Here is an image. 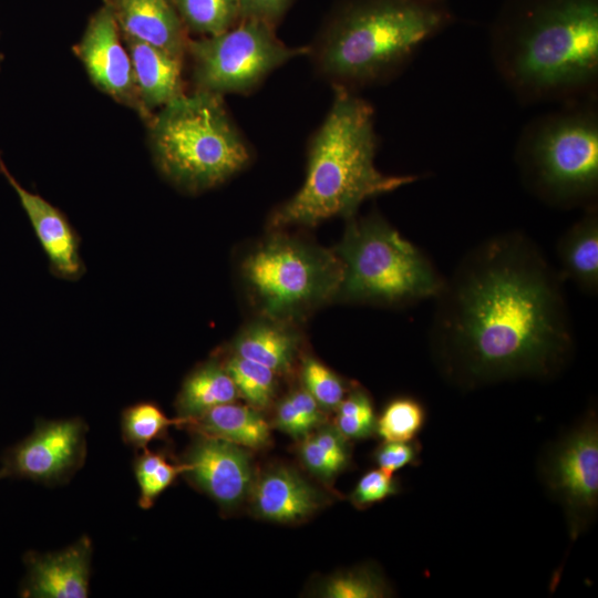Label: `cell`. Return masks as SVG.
<instances>
[{
	"mask_svg": "<svg viewBox=\"0 0 598 598\" xmlns=\"http://www.w3.org/2000/svg\"><path fill=\"white\" fill-rule=\"evenodd\" d=\"M563 281L520 231L472 248L434 298L430 336L445 372L467 384L556 373L573 348Z\"/></svg>",
	"mask_w": 598,
	"mask_h": 598,
	"instance_id": "obj_1",
	"label": "cell"
},
{
	"mask_svg": "<svg viewBox=\"0 0 598 598\" xmlns=\"http://www.w3.org/2000/svg\"><path fill=\"white\" fill-rule=\"evenodd\" d=\"M186 30L203 37L221 33L239 21V0H172Z\"/></svg>",
	"mask_w": 598,
	"mask_h": 598,
	"instance_id": "obj_24",
	"label": "cell"
},
{
	"mask_svg": "<svg viewBox=\"0 0 598 598\" xmlns=\"http://www.w3.org/2000/svg\"><path fill=\"white\" fill-rule=\"evenodd\" d=\"M2 478H3V475H2V473L0 472V480H2Z\"/></svg>",
	"mask_w": 598,
	"mask_h": 598,
	"instance_id": "obj_36",
	"label": "cell"
},
{
	"mask_svg": "<svg viewBox=\"0 0 598 598\" xmlns=\"http://www.w3.org/2000/svg\"><path fill=\"white\" fill-rule=\"evenodd\" d=\"M185 470L186 465L183 462H169L164 452L142 448L133 463L140 487L138 506L143 509L151 508L157 497L173 484L178 475H183Z\"/></svg>",
	"mask_w": 598,
	"mask_h": 598,
	"instance_id": "obj_26",
	"label": "cell"
},
{
	"mask_svg": "<svg viewBox=\"0 0 598 598\" xmlns=\"http://www.w3.org/2000/svg\"><path fill=\"white\" fill-rule=\"evenodd\" d=\"M299 453L307 468L323 480H331L350 462L344 437L331 427L303 437Z\"/></svg>",
	"mask_w": 598,
	"mask_h": 598,
	"instance_id": "obj_23",
	"label": "cell"
},
{
	"mask_svg": "<svg viewBox=\"0 0 598 598\" xmlns=\"http://www.w3.org/2000/svg\"><path fill=\"white\" fill-rule=\"evenodd\" d=\"M237 389L217 361H208L195 369L185 379L176 399L178 416L190 420L225 403L234 402Z\"/></svg>",
	"mask_w": 598,
	"mask_h": 598,
	"instance_id": "obj_22",
	"label": "cell"
},
{
	"mask_svg": "<svg viewBox=\"0 0 598 598\" xmlns=\"http://www.w3.org/2000/svg\"><path fill=\"white\" fill-rule=\"evenodd\" d=\"M489 53L523 104L597 97L598 0H508Z\"/></svg>",
	"mask_w": 598,
	"mask_h": 598,
	"instance_id": "obj_2",
	"label": "cell"
},
{
	"mask_svg": "<svg viewBox=\"0 0 598 598\" xmlns=\"http://www.w3.org/2000/svg\"><path fill=\"white\" fill-rule=\"evenodd\" d=\"M75 52L101 91L120 102L140 104L131 56L121 43L120 27L107 3L92 16Z\"/></svg>",
	"mask_w": 598,
	"mask_h": 598,
	"instance_id": "obj_13",
	"label": "cell"
},
{
	"mask_svg": "<svg viewBox=\"0 0 598 598\" xmlns=\"http://www.w3.org/2000/svg\"><path fill=\"white\" fill-rule=\"evenodd\" d=\"M223 365L238 394L250 406L262 410L270 404L276 392V373L272 370L234 353Z\"/></svg>",
	"mask_w": 598,
	"mask_h": 598,
	"instance_id": "obj_27",
	"label": "cell"
},
{
	"mask_svg": "<svg viewBox=\"0 0 598 598\" xmlns=\"http://www.w3.org/2000/svg\"><path fill=\"white\" fill-rule=\"evenodd\" d=\"M198 434L239 446L259 448L269 444L270 431L259 410L234 402L217 405L187 424Z\"/></svg>",
	"mask_w": 598,
	"mask_h": 598,
	"instance_id": "obj_20",
	"label": "cell"
},
{
	"mask_svg": "<svg viewBox=\"0 0 598 598\" xmlns=\"http://www.w3.org/2000/svg\"><path fill=\"white\" fill-rule=\"evenodd\" d=\"M349 219L336 248L343 265L339 298L400 306L436 297L444 278L417 247L379 215Z\"/></svg>",
	"mask_w": 598,
	"mask_h": 598,
	"instance_id": "obj_7",
	"label": "cell"
},
{
	"mask_svg": "<svg viewBox=\"0 0 598 598\" xmlns=\"http://www.w3.org/2000/svg\"><path fill=\"white\" fill-rule=\"evenodd\" d=\"M451 21L443 1L342 0L307 55L332 87L355 92L398 75Z\"/></svg>",
	"mask_w": 598,
	"mask_h": 598,
	"instance_id": "obj_4",
	"label": "cell"
},
{
	"mask_svg": "<svg viewBox=\"0 0 598 598\" xmlns=\"http://www.w3.org/2000/svg\"><path fill=\"white\" fill-rule=\"evenodd\" d=\"M331 106L310 138L301 188L269 218L272 228L315 226L332 217L351 218L369 198L417 181L375 166L379 138L372 105L355 92L333 87Z\"/></svg>",
	"mask_w": 598,
	"mask_h": 598,
	"instance_id": "obj_3",
	"label": "cell"
},
{
	"mask_svg": "<svg viewBox=\"0 0 598 598\" xmlns=\"http://www.w3.org/2000/svg\"><path fill=\"white\" fill-rule=\"evenodd\" d=\"M421 446L419 442H390L384 441L375 453L374 460L379 467L388 473L393 474L395 471L411 464H416Z\"/></svg>",
	"mask_w": 598,
	"mask_h": 598,
	"instance_id": "obj_34",
	"label": "cell"
},
{
	"mask_svg": "<svg viewBox=\"0 0 598 598\" xmlns=\"http://www.w3.org/2000/svg\"><path fill=\"white\" fill-rule=\"evenodd\" d=\"M0 60H1V55H0Z\"/></svg>",
	"mask_w": 598,
	"mask_h": 598,
	"instance_id": "obj_38",
	"label": "cell"
},
{
	"mask_svg": "<svg viewBox=\"0 0 598 598\" xmlns=\"http://www.w3.org/2000/svg\"><path fill=\"white\" fill-rule=\"evenodd\" d=\"M240 272L266 318L286 322L337 298L343 265L336 250L278 234L245 257Z\"/></svg>",
	"mask_w": 598,
	"mask_h": 598,
	"instance_id": "obj_8",
	"label": "cell"
},
{
	"mask_svg": "<svg viewBox=\"0 0 598 598\" xmlns=\"http://www.w3.org/2000/svg\"><path fill=\"white\" fill-rule=\"evenodd\" d=\"M388 592L382 578L369 568H359L330 577L320 594L327 598H379Z\"/></svg>",
	"mask_w": 598,
	"mask_h": 598,
	"instance_id": "obj_31",
	"label": "cell"
},
{
	"mask_svg": "<svg viewBox=\"0 0 598 598\" xmlns=\"http://www.w3.org/2000/svg\"><path fill=\"white\" fill-rule=\"evenodd\" d=\"M151 146L163 175L190 193L223 184L251 159L223 96L205 91L162 106L151 122Z\"/></svg>",
	"mask_w": 598,
	"mask_h": 598,
	"instance_id": "obj_5",
	"label": "cell"
},
{
	"mask_svg": "<svg viewBox=\"0 0 598 598\" xmlns=\"http://www.w3.org/2000/svg\"><path fill=\"white\" fill-rule=\"evenodd\" d=\"M431 1H443V0H431Z\"/></svg>",
	"mask_w": 598,
	"mask_h": 598,
	"instance_id": "obj_37",
	"label": "cell"
},
{
	"mask_svg": "<svg viewBox=\"0 0 598 598\" xmlns=\"http://www.w3.org/2000/svg\"><path fill=\"white\" fill-rule=\"evenodd\" d=\"M301 375L305 390L321 409L334 410L344 399L343 381L319 360L311 357L305 358Z\"/></svg>",
	"mask_w": 598,
	"mask_h": 598,
	"instance_id": "obj_32",
	"label": "cell"
},
{
	"mask_svg": "<svg viewBox=\"0 0 598 598\" xmlns=\"http://www.w3.org/2000/svg\"><path fill=\"white\" fill-rule=\"evenodd\" d=\"M585 215L559 238L557 257L563 280L573 281L580 290H598V209L586 207Z\"/></svg>",
	"mask_w": 598,
	"mask_h": 598,
	"instance_id": "obj_19",
	"label": "cell"
},
{
	"mask_svg": "<svg viewBox=\"0 0 598 598\" xmlns=\"http://www.w3.org/2000/svg\"><path fill=\"white\" fill-rule=\"evenodd\" d=\"M424 406L412 398L392 400L377 420L380 437L390 442L412 441L425 422Z\"/></svg>",
	"mask_w": 598,
	"mask_h": 598,
	"instance_id": "obj_28",
	"label": "cell"
},
{
	"mask_svg": "<svg viewBox=\"0 0 598 598\" xmlns=\"http://www.w3.org/2000/svg\"><path fill=\"white\" fill-rule=\"evenodd\" d=\"M196 91L217 95L247 94L276 69L296 56L307 55L308 45H286L275 27L257 20H240L230 29L198 40H188Z\"/></svg>",
	"mask_w": 598,
	"mask_h": 598,
	"instance_id": "obj_9",
	"label": "cell"
},
{
	"mask_svg": "<svg viewBox=\"0 0 598 598\" xmlns=\"http://www.w3.org/2000/svg\"><path fill=\"white\" fill-rule=\"evenodd\" d=\"M196 434L182 461L183 475L221 506L239 504L254 484L248 454L237 444Z\"/></svg>",
	"mask_w": 598,
	"mask_h": 598,
	"instance_id": "obj_12",
	"label": "cell"
},
{
	"mask_svg": "<svg viewBox=\"0 0 598 598\" xmlns=\"http://www.w3.org/2000/svg\"><path fill=\"white\" fill-rule=\"evenodd\" d=\"M251 501L262 518L290 523L312 514L322 503V495L297 472L277 467L264 473L252 484Z\"/></svg>",
	"mask_w": 598,
	"mask_h": 598,
	"instance_id": "obj_17",
	"label": "cell"
},
{
	"mask_svg": "<svg viewBox=\"0 0 598 598\" xmlns=\"http://www.w3.org/2000/svg\"><path fill=\"white\" fill-rule=\"evenodd\" d=\"M188 423L189 420L185 417H167L155 403L138 402L122 412L121 433L125 444L142 450L152 441L163 437L168 427Z\"/></svg>",
	"mask_w": 598,
	"mask_h": 598,
	"instance_id": "obj_25",
	"label": "cell"
},
{
	"mask_svg": "<svg viewBox=\"0 0 598 598\" xmlns=\"http://www.w3.org/2000/svg\"><path fill=\"white\" fill-rule=\"evenodd\" d=\"M544 480L565 508L575 539L592 519L598 504V426L595 412L548 454Z\"/></svg>",
	"mask_w": 598,
	"mask_h": 598,
	"instance_id": "obj_10",
	"label": "cell"
},
{
	"mask_svg": "<svg viewBox=\"0 0 598 598\" xmlns=\"http://www.w3.org/2000/svg\"><path fill=\"white\" fill-rule=\"evenodd\" d=\"M399 492L393 474L381 468L365 473L351 494L354 506L363 508L373 505Z\"/></svg>",
	"mask_w": 598,
	"mask_h": 598,
	"instance_id": "obj_33",
	"label": "cell"
},
{
	"mask_svg": "<svg viewBox=\"0 0 598 598\" xmlns=\"http://www.w3.org/2000/svg\"><path fill=\"white\" fill-rule=\"evenodd\" d=\"M281 321L262 320L246 327L236 338L234 354L260 363L276 374L289 372L299 337Z\"/></svg>",
	"mask_w": 598,
	"mask_h": 598,
	"instance_id": "obj_21",
	"label": "cell"
},
{
	"mask_svg": "<svg viewBox=\"0 0 598 598\" xmlns=\"http://www.w3.org/2000/svg\"><path fill=\"white\" fill-rule=\"evenodd\" d=\"M323 421L320 405L306 391L288 394L277 406L276 426L295 439H303Z\"/></svg>",
	"mask_w": 598,
	"mask_h": 598,
	"instance_id": "obj_29",
	"label": "cell"
},
{
	"mask_svg": "<svg viewBox=\"0 0 598 598\" xmlns=\"http://www.w3.org/2000/svg\"><path fill=\"white\" fill-rule=\"evenodd\" d=\"M293 0H239V21L257 20L276 27Z\"/></svg>",
	"mask_w": 598,
	"mask_h": 598,
	"instance_id": "obj_35",
	"label": "cell"
},
{
	"mask_svg": "<svg viewBox=\"0 0 598 598\" xmlns=\"http://www.w3.org/2000/svg\"><path fill=\"white\" fill-rule=\"evenodd\" d=\"M92 554V540L85 535L59 551H28L23 556L25 576L19 595L24 598H86Z\"/></svg>",
	"mask_w": 598,
	"mask_h": 598,
	"instance_id": "obj_14",
	"label": "cell"
},
{
	"mask_svg": "<svg viewBox=\"0 0 598 598\" xmlns=\"http://www.w3.org/2000/svg\"><path fill=\"white\" fill-rule=\"evenodd\" d=\"M125 38L184 58L188 38L172 0H107Z\"/></svg>",
	"mask_w": 598,
	"mask_h": 598,
	"instance_id": "obj_16",
	"label": "cell"
},
{
	"mask_svg": "<svg viewBox=\"0 0 598 598\" xmlns=\"http://www.w3.org/2000/svg\"><path fill=\"white\" fill-rule=\"evenodd\" d=\"M125 39L142 111L147 113L184 94L183 58L134 39Z\"/></svg>",
	"mask_w": 598,
	"mask_h": 598,
	"instance_id": "obj_18",
	"label": "cell"
},
{
	"mask_svg": "<svg viewBox=\"0 0 598 598\" xmlns=\"http://www.w3.org/2000/svg\"><path fill=\"white\" fill-rule=\"evenodd\" d=\"M337 430L344 439H364L375 430L373 404L362 389H354L337 408Z\"/></svg>",
	"mask_w": 598,
	"mask_h": 598,
	"instance_id": "obj_30",
	"label": "cell"
},
{
	"mask_svg": "<svg viewBox=\"0 0 598 598\" xmlns=\"http://www.w3.org/2000/svg\"><path fill=\"white\" fill-rule=\"evenodd\" d=\"M87 426L80 417L37 420L33 431L1 456L3 478L44 485L68 482L84 464Z\"/></svg>",
	"mask_w": 598,
	"mask_h": 598,
	"instance_id": "obj_11",
	"label": "cell"
},
{
	"mask_svg": "<svg viewBox=\"0 0 598 598\" xmlns=\"http://www.w3.org/2000/svg\"><path fill=\"white\" fill-rule=\"evenodd\" d=\"M0 169L14 188L49 259L51 271L65 280L79 279L85 268L79 236L64 214L38 194L22 187L0 158Z\"/></svg>",
	"mask_w": 598,
	"mask_h": 598,
	"instance_id": "obj_15",
	"label": "cell"
},
{
	"mask_svg": "<svg viewBox=\"0 0 598 598\" xmlns=\"http://www.w3.org/2000/svg\"><path fill=\"white\" fill-rule=\"evenodd\" d=\"M515 162L523 184L542 202L563 208L596 205L597 97L533 118L518 137Z\"/></svg>",
	"mask_w": 598,
	"mask_h": 598,
	"instance_id": "obj_6",
	"label": "cell"
}]
</instances>
